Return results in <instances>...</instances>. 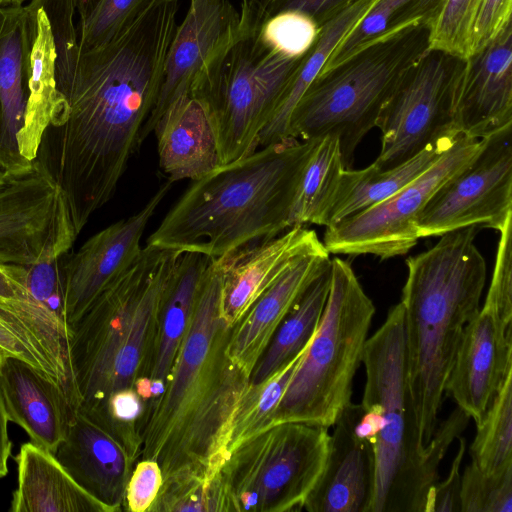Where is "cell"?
<instances>
[{"instance_id":"obj_1","label":"cell","mask_w":512,"mask_h":512,"mask_svg":"<svg viewBox=\"0 0 512 512\" xmlns=\"http://www.w3.org/2000/svg\"><path fill=\"white\" fill-rule=\"evenodd\" d=\"M57 50L48 166L79 234L116 192L161 87L178 0H154L108 42L78 43L76 0H43ZM46 131V132H47Z\"/></svg>"},{"instance_id":"obj_2","label":"cell","mask_w":512,"mask_h":512,"mask_svg":"<svg viewBox=\"0 0 512 512\" xmlns=\"http://www.w3.org/2000/svg\"><path fill=\"white\" fill-rule=\"evenodd\" d=\"M221 274L212 260L164 392L145 405L139 459L158 463L163 484L212 481L228 456L233 420L250 376L231 358L234 326L220 314Z\"/></svg>"},{"instance_id":"obj_3","label":"cell","mask_w":512,"mask_h":512,"mask_svg":"<svg viewBox=\"0 0 512 512\" xmlns=\"http://www.w3.org/2000/svg\"><path fill=\"white\" fill-rule=\"evenodd\" d=\"M316 142L288 137L218 165L192 182L147 245L218 259L283 233Z\"/></svg>"},{"instance_id":"obj_4","label":"cell","mask_w":512,"mask_h":512,"mask_svg":"<svg viewBox=\"0 0 512 512\" xmlns=\"http://www.w3.org/2000/svg\"><path fill=\"white\" fill-rule=\"evenodd\" d=\"M477 226L442 234L406 260L400 303L404 313L406 374L420 439L438 425L445 386L467 324L480 309L486 262L475 244Z\"/></svg>"},{"instance_id":"obj_5","label":"cell","mask_w":512,"mask_h":512,"mask_svg":"<svg viewBox=\"0 0 512 512\" xmlns=\"http://www.w3.org/2000/svg\"><path fill=\"white\" fill-rule=\"evenodd\" d=\"M362 364L365 385L361 404L371 408L379 420L369 512H424L440 464L463 428L457 419L447 417L438 423L427 445L422 443L407 383L400 302L368 337Z\"/></svg>"},{"instance_id":"obj_6","label":"cell","mask_w":512,"mask_h":512,"mask_svg":"<svg viewBox=\"0 0 512 512\" xmlns=\"http://www.w3.org/2000/svg\"><path fill=\"white\" fill-rule=\"evenodd\" d=\"M180 251L146 245L71 326L69 356L79 410H99L132 388L152 352L164 292Z\"/></svg>"},{"instance_id":"obj_7","label":"cell","mask_w":512,"mask_h":512,"mask_svg":"<svg viewBox=\"0 0 512 512\" xmlns=\"http://www.w3.org/2000/svg\"><path fill=\"white\" fill-rule=\"evenodd\" d=\"M429 50V27L412 25L376 39L322 70L295 106L288 137L339 139L346 169L407 71Z\"/></svg>"},{"instance_id":"obj_8","label":"cell","mask_w":512,"mask_h":512,"mask_svg":"<svg viewBox=\"0 0 512 512\" xmlns=\"http://www.w3.org/2000/svg\"><path fill=\"white\" fill-rule=\"evenodd\" d=\"M374 314L375 306L350 262L331 259L330 288L319 325L268 426L292 421L329 429L335 424L351 403Z\"/></svg>"},{"instance_id":"obj_9","label":"cell","mask_w":512,"mask_h":512,"mask_svg":"<svg viewBox=\"0 0 512 512\" xmlns=\"http://www.w3.org/2000/svg\"><path fill=\"white\" fill-rule=\"evenodd\" d=\"M236 39L191 91L212 128L219 165L253 153L301 58L285 57L261 36L268 18L254 0L240 1Z\"/></svg>"},{"instance_id":"obj_10","label":"cell","mask_w":512,"mask_h":512,"mask_svg":"<svg viewBox=\"0 0 512 512\" xmlns=\"http://www.w3.org/2000/svg\"><path fill=\"white\" fill-rule=\"evenodd\" d=\"M329 445L327 428L292 421L243 441L218 473L225 511H302L325 469Z\"/></svg>"},{"instance_id":"obj_11","label":"cell","mask_w":512,"mask_h":512,"mask_svg":"<svg viewBox=\"0 0 512 512\" xmlns=\"http://www.w3.org/2000/svg\"><path fill=\"white\" fill-rule=\"evenodd\" d=\"M464 59L428 50L402 77L383 105L376 127L381 149L373 162L398 165L454 128L456 87Z\"/></svg>"},{"instance_id":"obj_12","label":"cell","mask_w":512,"mask_h":512,"mask_svg":"<svg viewBox=\"0 0 512 512\" xmlns=\"http://www.w3.org/2000/svg\"><path fill=\"white\" fill-rule=\"evenodd\" d=\"M482 139L461 134L424 173L389 198L326 226L323 245L329 253L401 256L418 242L417 216L436 190L479 152Z\"/></svg>"},{"instance_id":"obj_13","label":"cell","mask_w":512,"mask_h":512,"mask_svg":"<svg viewBox=\"0 0 512 512\" xmlns=\"http://www.w3.org/2000/svg\"><path fill=\"white\" fill-rule=\"evenodd\" d=\"M512 216V124L483 138L475 157L443 183L416 219L418 238L482 225L499 232Z\"/></svg>"},{"instance_id":"obj_14","label":"cell","mask_w":512,"mask_h":512,"mask_svg":"<svg viewBox=\"0 0 512 512\" xmlns=\"http://www.w3.org/2000/svg\"><path fill=\"white\" fill-rule=\"evenodd\" d=\"M240 12L230 0H190L177 25L156 103L140 134L141 143L177 98L190 95L234 43Z\"/></svg>"},{"instance_id":"obj_15","label":"cell","mask_w":512,"mask_h":512,"mask_svg":"<svg viewBox=\"0 0 512 512\" xmlns=\"http://www.w3.org/2000/svg\"><path fill=\"white\" fill-rule=\"evenodd\" d=\"M171 186L172 182L166 181L137 213L91 236L62 265L64 316L69 331L94 300L140 256L146 226Z\"/></svg>"},{"instance_id":"obj_16","label":"cell","mask_w":512,"mask_h":512,"mask_svg":"<svg viewBox=\"0 0 512 512\" xmlns=\"http://www.w3.org/2000/svg\"><path fill=\"white\" fill-rule=\"evenodd\" d=\"M512 373V327L480 307L460 340L445 393L478 424Z\"/></svg>"},{"instance_id":"obj_17","label":"cell","mask_w":512,"mask_h":512,"mask_svg":"<svg viewBox=\"0 0 512 512\" xmlns=\"http://www.w3.org/2000/svg\"><path fill=\"white\" fill-rule=\"evenodd\" d=\"M453 114L455 130L475 139L512 124V22L464 59Z\"/></svg>"},{"instance_id":"obj_18","label":"cell","mask_w":512,"mask_h":512,"mask_svg":"<svg viewBox=\"0 0 512 512\" xmlns=\"http://www.w3.org/2000/svg\"><path fill=\"white\" fill-rule=\"evenodd\" d=\"M317 233L293 226L266 241L215 260L221 274L220 314L235 326L257 299L298 259L325 250Z\"/></svg>"},{"instance_id":"obj_19","label":"cell","mask_w":512,"mask_h":512,"mask_svg":"<svg viewBox=\"0 0 512 512\" xmlns=\"http://www.w3.org/2000/svg\"><path fill=\"white\" fill-rule=\"evenodd\" d=\"M54 455L109 512L125 510L127 484L139 459L111 429L78 410Z\"/></svg>"},{"instance_id":"obj_20","label":"cell","mask_w":512,"mask_h":512,"mask_svg":"<svg viewBox=\"0 0 512 512\" xmlns=\"http://www.w3.org/2000/svg\"><path fill=\"white\" fill-rule=\"evenodd\" d=\"M41 0L0 5V167L17 174L31 163L19 149L28 100L29 56Z\"/></svg>"},{"instance_id":"obj_21","label":"cell","mask_w":512,"mask_h":512,"mask_svg":"<svg viewBox=\"0 0 512 512\" xmlns=\"http://www.w3.org/2000/svg\"><path fill=\"white\" fill-rule=\"evenodd\" d=\"M69 329L34 297H0V348L59 385L80 405L69 356Z\"/></svg>"},{"instance_id":"obj_22","label":"cell","mask_w":512,"mask_h":512,"mask_svg":"<svg viewBox=\"0 0 512 512\" xmlns=\"http://www.w3.org/2000/svg\"><path fill=\"white\" fill-rule=\"evenodd\" d=\"M357 408L351 402L332 426L325 469L302 511L369 512L375 481L374 446L355 430Z\"/></svg>"},{"instance_id":"obj_23","label":"cell","mask_w":512,"mask_h":512,"mask_svg":"<svg viewBox=\"0 0 512 512\" xmlns=\"http://www.w3.org/2000/svg\"><path fill=\"white\" fill-rule=\"evenodd\" d=\"M0 391L8 420L20 426L30 442L54 453L78 411L65 391L14 356L0 362Z\"/></svg>"},{"instance_id":"obj_24","label":"cell","mask_w":512,"mask_h":512,"mask_svg":"<svg viewBox=\"0 0 512 512\" xmlns=\"http://www.w3.org/2000/svg\"><path fill=\"white\" fill-rule=\"evenodd\" d=\"M329 254L325 249L294 262L234 326L228 352L249 376L281 322L308 287L330 267Z\"/></svg>"},{"instance_id":"obj_25","label":"cell","mask_w":512,"mask_h":512,"mask_svg":"<svg viewBox=\"0 0 512 512\" xmlns=\"http://www.w3.org/2000/svg\"><path fill=\"white\" fill-rule=\"evenodd\" d=\"M159 167L168 181L197 180L219 165L212 128L192 96L174 100L157 121Z\"/></svg>"},{"instance_id":"obj_26","label":"cell","mask_w":512,"mask_h":512,"mask_svg":"<svg viewBox=\"0 0 512 512\" xmlns=\"http://www.w3.org/2000/svg\"><path fill=\"white\" fill-rule=\"evenodd\" d=\"M17 488L10 512H109L66 471L54 453L32 442L16 457Z\"/></svg>"},{"instance_id":"obj_27","label":"cell","mask_w":512,"mask_h":512,"mask_svg":"<svg viewBox=\"0 0 512 512\" xmlns=\"http://www.w3.org/2000/svg\"><path fill=\"white\" fill-rule=\"evenodd\" d=\"M211 261V258L196 252H181L179 255L164 292L152 352L141 377L166 384L191 323Z\"/></svg>"},{"instance_id":"obj_28","label":"cell","mask_w":512,"mask_h":512,"mask_svg":"<svg viewBox=\"0 0 512 512\" xmlns=\"http://www.w3.org/2000/svg\"><path fill=\"white\" fill-rule=\"evenodd\" d=\"M462 133L452 132L428 144L408 160L382 169L373 163L363 169H345L328 214L331 225L389 198L429 169Z\"/></svg>"},{"instance_id":"obj_29","label":"cell","mask_w":512,"mask_h":512,"mask_svg":"<svg viewBox=\"0 0 512 512\" xmlns=\"http://www.w3.org/2000/svg\"><path fill=\"white\" fill-rule=\"evenodd\" d=\"M57 50L50 17L43 1L36 13V30L29 56L28 100L24 126L18 138L22 156L32 162L39 154L58 98Z\"/></svg>"},{"instance_id":"obj_30","label":"cell","mask_w":512,"mask_h":512,"mask_svg":"<svg viewBox=\"0 0 512 512\" xmlns=\"http://www.w3.org/2000/svg\"><path fill=\"white\" fill-rule=\"evenodd\" d=\"M374 0H358L320 27L316 42L301 58L268 123L258 138V148L288 138L291 114L313 80L319 75L334 48L353 28Z\"/></svg>"},{"instance_id":"obj_31","label":"cell","mask_w":512,"mask_h":512,"mask_svg":"<svg viewBox=\"0 0 512 512\" xmlns=\"http://www.w3.org/2000/svg\"><path fill=\"white\" fill-rule=\"evenodd\" d=\"M329 288L330 267L308 287L276 329L250 375V383L266 380L307 347L319 325Z\"/></svg>"},{"instance_id":"obj_32","label":"cell","mask_w":512,"mask_h":512,"mask_svg":"<svg viewBox=\"0 0 512 512\" xmlns=\"http://www.w3.org/2000/svg\"><path fill=\"white\" fill-rule=\"evenodd\" d=\"M345 169L338 137L318 138L299 180L290 214L291 227L326 226Z\"/></svg>"},{"instance_id":"obj_33","label":"cell","mask_w":512,"mask_h":512,"mask_svg":"<svg viewBox=\"0 0 512 512\" xmlns=\"http://www.w3.org/2000/svg\"><path fill=\"white\" fill-rule=\"evenodd\" d=\"M444 1L374 0L365 14L334 48L322 70L335 66L362 46L405 27H430Z\"/></svg>"},{"instance_id":"obj_34","label":"cell","mask_w":512,"mask_h":512,"mask_svg":"<svg viewBox=\"0 0 512 512\" xmlns=\"http://www.w3.org/2000/svg\"><path fill=\"white\" fill-rule=\"evenodd\" d=\"M471 462L488 473L512 467V373L507 376L469 448Z\"/></svg>"},{"instance_id":"obj_35","label":"cell","mask_w":512,"mask_h":512,"mask_svg":"<svg viewBox=\"0 0 512 512\" xmlns=\"http://www.w3.org/2000/svg\"><path fill=\"white\" fill-rule=\"evenodd\" d=\"M306 348L266 380L256 384L249 382L233 420L228 454L269 425Z\"/></svg>"},{"instance_id":"obj_36","label":"cell","mask_w":512,"mask_h":512,"mask_svg":"<svg viewBox=\"0 0 512 512\" xmlns=\"http://www.w3.org/2000/svg\"><path fill=\"white\" fill-rule=\"evenodd\" d=\"M154 0H90L77 11L78 43L82 48L100 46L124 29Z\"/></svg>"},{"instance_id":"obj_37","label":"cell","mask_w":512,"mask_h":512,"mask_svg":"<svg viewBox=\"0 0 512 512\" xmlns=\"http://www.w3.org/2000/svg\"><path fill=\"white\" fill-rule=\"evenodd\" d=\"M483 0H445L429 27V49L466 59L473 27Z\"/></svg>"},{"instance_id":"obj_38","label":"cell","mask_w":512,"mask_h":512,"mask_svg":"<svg viewBox=\"0 0 512 512\" xmlns=\"http://www.w3.org/2000/svg\"><path fill=\"white\" fill-rule=\"evenodd\" d=\"M461 512H512V467L488 473L470 462L462 472Z\"/></svg>"},{"instance_id":"obj_39","label":"cell","mask_w":512,"mask_h":512,"mask_svg":"<svg viewBox=\"0 0 512 512\" xmlns=\"http://www.w3.org/2000/svg\"><path fill=\"white\" fill-rule=\"evenodd\" d=\"M320 27L308 15L287 10L266 19L261 29L264 42L279 54L298 59L314 45Z\"/></svg>"},{"instance_id":"obj_40","label":"cell","mask_w":512,"mask_h":512,"mask_svg":"<svg viewBox=\"0 0 512 512\" xmlns=\"http://www.w3.org/2000/svg\"><path fill=\"white\" fill-rule=\"evenodd\" d=\"M499 233L495 265L482 308L512 327V216Z\"/></svg>"},{"instance_id":"obj_41","label":"cell","mask_w":512,"mask_h":512,"mask_svg":"<svg viewBox=\"0 0 512 512\" xmlns=\"http://www.w3.org/2000/svg\"><path fill=\"white\" fill-rule=\"evenodd\" d=\"M59 260L45 259L27 266V287L32 296L68 328L64 316Z\"/></svg>"},{"instance_id":"obj_42","label":"cell","mask_w":512,"mask_h":512,"mask_svg":"<svg viewBox=\"0 0 512 512\" xmlns=\"http://www.w3.org/2000/svg\"><path fill=\"white\" fill-rule=\"evenodd\" d=\"M162 484L163 475L158 463L150 459H139L127 484L125 510L131 512L149 511L159 494Z\"/></svg>"},{"instance_id":"obj_43","label":"cell","mask_w":512,"mask_h":512,"mask_svg":"<svg viewBox=\"0 0 512 512\" xmlns=\"http://www.w3.org/2000/svg\"><path fill=\"white\" fill-rule=\"evenodd\" d=\"M459 446L449 473L442 481H437L427 499L424 512H461V466L466 451V439L459 436Z\"/></svg>"},{"instance_id":"obj_44","label":"cell","mask_w":512,"mask_h":512,"mask_svg":"<svg viewBox=\"0 0 512 512\" xmlns=\"http://www.w3.org/2000/svg\"><path fill=\"white\" fill-rule=\"evenodd\" d=\"M512 22V0H483L473 33L471 54L483 48Z\"/></svg>"},{"instance_id":"obj_45","label":"cell","mask_w":512,"mask_h":512,"mask_svg":"<svg viewBox=\"0 0 512 512\" xmlns=\"http://www.w3.org/2000/svg\"><path fill=\"white\" fill-rule=\"evenodd\" d=\"M358 0H271L265 9L267 17L295 10L310 16L319 27L329 22Z\"/></svg>"},{"instance_id":"obj_46","label":"cell","mask_w":512,"mask_h":512,"mask_svg":"<svg viewBox=\"0 0 512 512\" xmlns=\"http://www.w3.org/2000/svg\"><path fill=\"white\" fill-rule=\"evenodd\" d=\"M0 297H33L27 287V266L0 263Z\"/></svg>"},{"instance_id":"obj_47","label":"cell","mask_w":512,"mask_h":512,"mask_svg":"<svg viewBox=\"0 0 512 512\" xmlns=\"http://www.w3.org/2000/svg\"><path fill=\"white\" fill-rule=\"evenodd\" d=\"M8 417L0 391V479L8 473V462L12 452V442L8 431Z\"/></svg>"},{"instance_id":"obj_48","label":"cell","mask_w":512,"mask_h":512,"mask_svg":"<svg viewBox=\"0 0 512 512\" xmlns=\"http://www.w3.org/2000/svg\"><path fill=\"white\" fill-rule=\"evenodd\" d=\"M10 175H8L1 167H0V188L6 183L7 179Z\"/></svg>"},{"instance_id":"obj_49","label":"cell","mask_w":512,"mask_h":512,"mask_svg":"<svg viewBox=\"0 0 512 512\" xmlns=\"http://www.w3.org/2000/svg\"><path fill=\"white\" fill-rule=\"evenodd\" d=\"M28 0H0V5H8V4H24Z\"/></svg>"},{"instance_id":"obj_50","label":"cell","mask_w":512,"mask_h":512,"mask_svg":"<svg viewBox=\"0 0 512 512\" xmlns=\"http://www.w3.org/2000/svg\"><path fill=\"white\" fill-rule=\"evenodd\" d=\"M254 1L265 10L271 0H254Z\"/></svg>"},{"instance_id":"obj_51","label":"cell","mask_w":512,"mask_h":512,"mask_svg":"<svg viewBox=\"0 0 512 512\" xmlns=\"http://www.w3.org/2000/svg\"><path fill=\"white\" fill-rule=\"evenodd\" d=\"M5 356H8L5 354V352L0 348V362L2 361V359L5 357Z\"/></svg>"}]
</instances>
